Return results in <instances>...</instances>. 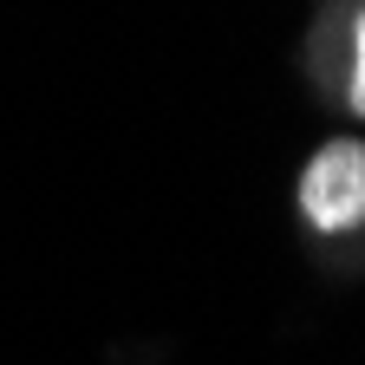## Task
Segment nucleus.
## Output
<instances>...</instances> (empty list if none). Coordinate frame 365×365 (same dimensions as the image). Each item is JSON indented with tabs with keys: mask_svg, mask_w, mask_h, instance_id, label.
Returning a JSON list of instances; mask_svg holds the SVG:
<instances>
[{
	"mask_svg": "<svg viewBox=\"0 0 365 365\" xmlns=\"http://www.w3.org/2000/svg\"><path fill=\"white\" fill-rule=\"evenodd\" d=\"M300 222L313 235L365 228V137H327L300 170Z\"/></svg>",
	"mask_w": 365,
	"mask_h": 365,
	"instance_id": "f257e3e1",
	"label": "nucleus"
},
{
	"mask_svg": "<svg viewBox=\"0 0 365 365\" xmlns=\"http://www.w3.org/2000/svg\"><path fill=\"white\" fill-rule=\"evenodd\" d=\"M346 105H352V118H365V14L352 20V72H346Z\"/></svg>",
	"mask_w": 365,
	"mask_h": 365,
	"instance_id": "f03ea898",
	"label": "nucleus"
}]
</instances>
